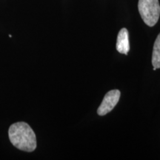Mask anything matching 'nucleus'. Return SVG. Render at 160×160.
Instances as JSON below:
<instances>
[{
    "label": "nucleus",
    "mask_w": 160,
    "mask_h": 160,
    "mask_svg": "<svg viewBox=\"0 0 160 160\" xmlns=\"http://www.w3.org/2000/svg\"><path fill=\"white\" fill-rule=\"evenodd\" d=\"M9 139L14 147L26 152L33 151L37 148V137L28 124L19 122L13 124L8 131Z\"/></svg>",
    "instance_id": "nucleus-1"
},
{
    "label": "nucleus",
    "mask_w": 160,
    "mask_h": 160,
    "mask_svg": "<svg viewBox=\"0 0 160 160\" xmlns=\"http://www.w3.org/2000/svg\"><path fill=\"white\" fill-rule=\"evenodd\" d=\"M138 9L146 25L153 27L157 23L160 16L159 0H139Z\"/></svg>",
    "instance_id": "nucleus-2"
},
{
    "label": "nucleus",
    "mask_w": 160,
    "mask_h": 160,
    "mask_svg": "<svg viewBox=\"0 0 160 160\" xmlns=\"http://www.w3.org/2000/svg\"><path fill=\"white\" fill-rule=\"evenodd\" d=\"M120 95L121 93L119 90H112L108 92L97 110L98 115L105 116L111 112L119 102Z\"/></svg>",
    "instance_id": "nucleus-3"
},
{
    "label": "nucleus",
    "mask_w": 160,
    "mask_h": 160,
    "mask_svg": "<svg viewBox=\"0 0 160 160\" xmlns=\"http://www.w3.org/2000/svg\"><path fill=\"white\" fill-rule=\"evenodd\" d=\"M117 50L120 53L128 55L130 51L128 31L125 28H122L119 32L117 41Z\"/></svg>",
    "instance_id": "nucleus-4"
},
{
    "label": "nucleus",
    "mask_w": 160,
    "mask_h": 160,
    "mask_svg": "<svg viewBox=\"0 0 160 160\" xmlns=\"http://www.w3.org/2000/svg\"><path fill=\"white\" fill-rule=\"evenodd\" d=\"M152 65L153 71L160 68V33L156 39L152 54Z\"/></svg>",
    "instance_id": "nucleus-5"
}]
</instances>
